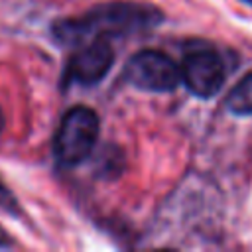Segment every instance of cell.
<instances>
[{
    "mask_svg": "<svg viewBox=\"0 0 252 252\" xmlns=\"http://www.w3.org/2000/svg\"><path fill=\"white\" fill-rule=\"evenodd\" d=\"M98 114L89 106H73L65 112L61 118V124L55 134L53 152L55 159L63 167H75L81 161H85L91 152L94 150V144L98 140Z\"/></svg>",
    "mask_w": 252,
    "mask_h": 252,
    "instance_id": "2",
    "label": "cell"
},
{
    "mask_svg": "<svg viewBox=\"0 0 252 252\" xmlns=\"http://www.w3.org/2000/svg\"><path fill=\"white\" fill-rule=\"evenodd\" d=\"M4 130V112H2V108H0V132Z\"/></svg>",
    "mask_w": 252,
    "mask_h": 252,
    "instance_id": "9",
    "label": "cell"
},
{
    "mask_svg": "<svg viewBox=\"0 0 252 252\" xmlns=\"http://www.w3.org/2000/svg\"><path fill=\"white\" fill-rule=\"evenodd\" d=\"M0 209H4V211L10 213V215H18V213H20L14 195L10 193V189H8L2 181H0Z\"/></svg>",
    "mask_w": 252,
    "mask_h": 252,
    "instance_id": "7",
    "label": "cell"
},
{
    "mask_svg": "<svg viewBox=\"0 0 252 252\" xmlns=\"http://www.w3.org/2000/svg\"><path fill=\"white\" fill-rule=\"evenodd\" d=\"M181 81L199 98L215 96L224 83V65L217 51L203 47L185 55L181 67Z\"/></svg>",
    "mask_w": 252,
    "mask_h": 252,
    "instance_id": "4",
    "label": "cell"
},
{
    "mask_svg": "<svg viewBox=\"0 0 252 252\" xmlns=\"http://www.w3.org/2000/svg\"><path fill=\"white\" fill-rule=\"evenodd\" d=\"M161 22V12L152 4L140 2H104L83 16L65 18L53 24V35L59 43L75 45L89 37H116L150 30Z\"/></svg>",
    "mask_w": 252,
    "mask_h": 252,
    "instance_id": "1",
    "label": "cell"
},
{
    "mask_svg": "<svg viewBox=\"0 0 252 252\" xmlns=\"http://www.w3.org/2000/svg\"><path fill=\"white\" fill-rule=\"evenodd\" d=\"M244 2H248V4H252V0H244Z\"/></svg>",
    "mask_w": 252,
    "mask_h": 252,
    "instance_id": "10",
    "label": "cell"
},
{
    "mask_svg": "<svg viewBox=\"0 0 252 252\" xmlns=\"http://www.w3.org/2000/svg\"><path fill=\"white\" fill-rule=\"evenodd\" d=\"M124 79L132 87L148 93H169L181 83L179 65L163 51L144 49L130 57Z\"/></svg>",
    "mask_w": 252,
    "mask_h": 252,
    "instance_id": "3",
    "label": "cell"
},
{
    "mask_svg": "<svg viewBox=\"0 0 252 252\" xmlns=\"http://www.w3.org/2000/svg\"><path fill=\"white\" fill-rule=\"evenodd\" d=\"M114 51L108 45V41L104 37H94V41H91L89 45L81 47L71 55L65 71V81L83 87L96 85L110 71Z\"/></svg>",
    "mask_w": 252,
    "mask_h": 252,
    "instance_id": "5",
    "label": "cell"
},
{
    "mask_svg": "<svg viewBox=\"0 0 252 252\" xmlns=\"http://www.w3.org/2000/svg\"><path fill=\"white\" fill-rule=\"evenodd\" d=\"M226 108L234 114H252V71L226 94Z\"/></svg>",
    "mask_w": 252,
    "mask_h": 252,
    "instance_id": "6",
    "label": "cell"
},
{
    "mask_svg": "<svg viewBox=\"0 0 252 252\" xmlns=\"http://www.w3.org/2000/svg\"><path fill=\"white\" fill-rule=\"evenodd\" d=\"M12 244V238H10V234L4 230V226L0 224V248H6V246H10Z\"/></svg>",
    "mask_w": 252,
    "mask_h": 252,
    "instance_id": "8",
    "label": "cell"
}]
</instances>
